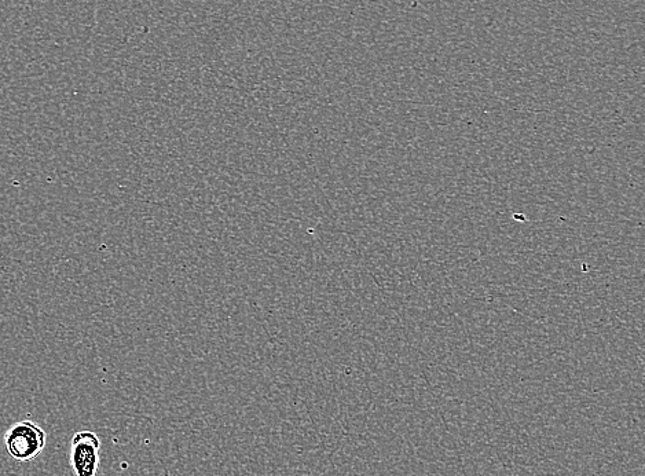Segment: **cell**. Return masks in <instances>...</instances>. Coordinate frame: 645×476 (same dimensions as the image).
Instances as JSON below:
<instances>
[{"label":"cell","instance_id":"7a4b0ae2","mask_svg":"<svg viewBox=\"0 0 645 476\" xmlns=\"http://www.w3.org/2000/svg\"><path fill=\"white\" fill-rule=\"evenodd\" d=\"M101 441L95 432L80 431L71 442V464L76 476H97Z\"/></svg>","mask_w":645,"mask_h":476},{"label":"cell","instance_id":"6da1fadb","mask_svg":"<svg viewBox=\"0 0 645 476\" xmlns=\"http://www.w3.org/2000/svg\"><path fill=\"white\" fill-rule=\"evenodd\" d=\"M5 445L14 460L32 461L46 448V432L32 421H20L7 430Z\"/></svg>","mask_w":645,"mask_h":476}]
</instances>
